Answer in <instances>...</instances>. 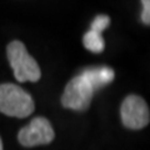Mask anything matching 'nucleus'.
Instances as JSON below:
<instances>
[{
	"instance_id": "obj_1",
	"label": "nucleus",
	"mask_w": 150,
	"mask_h": 150,
	"mask_svg": "<svg viewBox=\"0 0 150 150\" xmlns=\"http://www.w3.org/2000/svg\"><path fill=\"white\" fill-rule=\"evenodd\" d=\"M35 109L29 93L15 84H0V112L14 118H26Z\"/></svg>"
},
{
	"instance_id": "obj_2",
	"label": "nucleus",
	"mask_w": 150,
	"mask_h": 150,
	"mask_svg": "<svg viewBox=\"0 0 150 150\" xmlns=\"http://www.w3.org/2000/svg\"><path fill=\"white\" fill-rule=\"evenodd\" d=\"M8 59L18 81L36 83L41 78V70L36 60L28 53L25 45L19 40H14L8 45Z\"/></svg>"
},
{
	"instance_id": "obj_3",
	"label": "nucleus",
	"mask_w": 150,
	"mask_h": 150,
	"mask_svg": "<svg viewBox=\"0 0 150 150\" xmlns=\"http://www.w3.org/2000/svg\"><path fill=\"white\" fill-rule=\"evenodd\" d=\"M96 89L83 71L74 76L65 86L62 104L64 108L75 111H85L90 106Z\"/></svg>"
},
{
	"instance_id": "obj_4",
	"label": "nucleus",
	"mask_w": 150,
	"mask_h": 150,
	"mask_svg": "<svg viewBox=\"0 0 150 150\" xmlns=\"http://www.w3.org/2000/svg\"><path fill=\"white\" fill-rule=\"evenodd\" d=\"M120 115L124 126L131 130L145 128L150 120L149 106L139 95H129L125 98L120 108Z\"/></svg>"
},
{
	"instance_id": "obj_5",
	"label": "nucleus",
	"mask_w": 150,
	"mask_h": 150,
	"mask_svg": "<svg viewBox=\"0 0 150 150\" xmlns=\"http://www.w3.org/2000/svg\"><path fill=\"white\" fill-rule=\"evenodd\" d=\"M55 133L50 121L43 116L33 119L18 134V140L23 146L33 148L38 145H48L54 140Z\"/></svg>"
},
{
	"instance_id": "obj_6",
	"label": "nucleus",
	"mask_w": 150,
	"mask_h": 150,
	"mask_svg": "<svg viewBox=\"0 0 150 150\" xmlns=\"http://www.w3.org/2000/svg\"><path fill=\"white\" fill-rule=\"evenodd\" d=\"M81 71L89 78L96 90H99L103 86L110 84L115 78L114 70L109 67H93V68H86L81 70Z\"/></svg>"
},
{
	"instance_id": "obj_7",
	"label": "nucleus",
	"mask_w": 150,
	"mask_h": 150,
	"mask_svg": "<svg viewBox=\"0 0 150 150\" xmlns=\"http://www.w3.org/2000/svg\"><path fill=\"white\" fill-rule=\"evenodd\" d=\"M83 44L89 51L96 53V54L101 53L105 48V43H104V39H103V36H101V33H98L93 29H90L88 33H85V35L83 38Z\"/></svg>"
},
{
	"instance_id": "obj_8",
	"label": "nucleus",
	"mask_w": 150,
	"mask_h": 150,
	"mask_svg": "<svg viewBox=\"0 0 150 150\" xmlns=\"http://www.w3.org/2000/svg\"><path fill=\"white\" fill-rule=\"evenodd\" d=\"M109 24H110V18L105 15V14H100V15L95 16V19L93 20L90 29L95 30L98 33H103L109 26Z\"/></svg>"
},
{
	"instance_id": "obj_9",
	"label": "nucleus",
	"mask_w": 150,
	"mask_h": 150,
	"mask_svg": "<svg viewBox=\"0 0 150 150\" xmlns=\"http://www.w3.org/2000/svg\"><path fill=\"white\" fill-rule=\"evenodd\" d=\"M143 3V11H142V20L145 25L150 24V0H142Z\"/></svg>"
},
{
	"instance_id": "obj_10",
	"label": "nucleus",
	"mask_w": 150,
	"mask_h": 150,
	"mask_svg": "<svg viewBox=\"0 0 150 150\" xmlns=\"http://www.w3.org/2000/svg\"><path fill=\"white\" fill-rule=\"evenodd\" d=\"M0 150H3V142H1V138H0Z\"/></svg>"
}]
</instances>
